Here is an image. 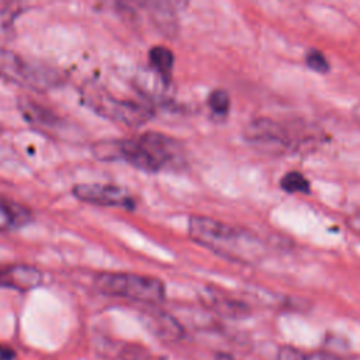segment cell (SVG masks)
Returning <instances> with one entry per match:
<instances>
[{
  "label": "cell",
  "mask_w": 360,
  "mask_h": 360,
  "mask_svg": "<svg viewBox=\"0 0 360 360\" xmlns=\"http://www.w3.org/2000/svg\"><path fill=\"white\" fill-rule=\"evenodd\" d=\"M188 233L194 242L232 262L255 264L266 255V245L256 233L210 217L191 215Z\"/></svg>",
  "instance_id": "obj_1"
},
{
  "label": "cell",
  "mask_w": 360,
  "mask_h": 360,
  "mask_svg": "<svg viewBox=\"0 0 360 360\" xmlns=\"http://www.w3.org/2000/svg\"><path fill=\"white\" fill-rule=\"evenodd\" d=\"M98 159H121L145 172L174 169L183 165L177 141L159 132H145L138 138L104 141L94 146Z\"/></svg>",
  "instance_id": "obj_2"
},
{
  "label": "cell",
  "mask_w": 360,
  "mask_h": 360,
  "mask_svg": "<svg viewBox=\"0 0 360 360\" xmlns=\"http://www.w3.org/2000/svg\"><path fill=\"white\" fill-rule=\"evenodd\" d=\"M97 290L107 295L141 302H159L165 298V284L150 276L134 273H100L94 278Z\"/></svg>",
  "instance_id": "obj_3"
},
{
  "label": "cell",
  "mask_w": 360,
  "mask_h": 360,
  "mask_svg": "<svg viewBox=\"0 0 360 360\" xmlns=\"http://www.w3.org/2000/svg\"><path fill=\"white\" fill-rule=\"evenodd\" d=\"M0 73L15 83L37 90L53 87L59 80L55 70L28 62L21 56L4 49H0Z\"/></svg>",
  "instance_id": "obj_4"
},
{
  "label": "cell",
  "mask_w": 360,
  "mask_h": 360,
  "mask_svg": "<svg viewBox=\"0 0 360 360\" xmlns=\"http://www.w3.org/2000/svg\"><path fill=\"white\" fill-rule=\"evenodd\" d=\"M90 105L104 117L131 127H138L152 117V110L141 103L118 100L105 93L89 96Z\"/></svg>",
  "instance_id": "obj_5"
},
{
  "label": "cell",
  "mask_w": 360,
  "mask_h": 360,
  "mask_svg": "<svg viewBox=\"0 0 360 360\" xmlns=\"http://www.w3.org/2000/svg\"><path fill=\"white\" fill-rule=\"evenodd\" d=\"M245 138L252 145L267 152H284L292 145L287 128L264 117L255 118L246 125Z\"/></svg>",
  "instance_id": "obj_6"
},
{
  "label": "cell",
  "mask_w": 360,
  "mask_h": 360,
  "mask_svg": "<svg viewBox=\"0 0 360 360\" xmlns=\"http://www.w3.org/2000/svg\"><path fill=\"white\" fill-rule=\"evenodd\" d=\"M73 194L82 201L97 205L114 207H132L131 195L121 187L103 183H80L73 187Z\"/></svg>",
  "instance_id": "obj_7"
},
{
  "label": "cell",
  "mask_w": 360,
  "mask_h": 360,
  "mask_svg": "<svg viewBox=\"0 0 360 360\" xmlns=\"http://www.w3.org/2000/svg\"><path fill=\"white\" fill-rule=\"evenodd\" d=\"M42 273L25 264H13L0 267V285L17 290H30L41 284Z\"/></svg>",
  "instance_id": "obj_8"
},
{
  "label": "cell",
  "mask_w": 360,
  "mask_h": 360,
  "mask_svg": "<svg viewBox=\"0 0 360 360\" xmlns=\"http://www.w3.org/2000/svg\"><path fill=\"white\" fill-rule=\"evenodd\" d=\"M31 211H28L25 207L0 198V231L22 226L24 224L31 221Z\"/></svg>",
  "instance_id": "obj_9"
},
{
  "label": "cell",
  "mask_w": 360,
  "mask_h": 360,
  "mask_svg": "<svg viewBox=\"0 0 360 360\" xmlns=\"http://www.w3.org/2000/svg\"><path fill=\"white\" fill-rule=\"evenodd\" d=\"M149 62L155 72L169 82L172 79V72H173V63H174V55L173 52L162 45L153 46L149 51Z\"/></svg>",
  "instance_id": "obj_10"
},
{
  "label": "cell",
  "mask_w": 360,
  "mask_h": 360,
  "mask_svg": "<svg viewBox=\"0 0 360 360\" xmlns=\"http://www.w3.org/2000/svg\"><path fill=\"white\" fill-rule=\"evenodd\" d=\"M280 186L284 191L287 193H304L308 194L311 184L307 180V177L304 174H301L300 172H288L285 173L281 180H280Z\"/></svg>",
  "instance_id": "obj_11"
},
{
  "label": "cell",
  "mask_w": 360,
  "mask_h": 360,
  "mask_svg": "<svg viewBox=\"0 0 360 360\" xmlns=\"http://www.w3.org/2000/svg\"><path fill=\"white\" fill-rule=\"evenodd\" d=\"M208 105L212 110V112L218 115H225L229 111L231 107V98L229 94L222 89H215L208 96Z\"/></svg>",
  "instance_id": "obj_12"
},
{
  "label": "cell",
  "mask_w": 360,
  "mask_h": 360,
  "mask_svg": "<svg viewBox=\"0 0 360 360\" xmlns=\"http://www.w3.org/2000/svg\"><path fill=\"white\" fill-rule=\"evenodd\" d=\"M305 62L308 68L312 69L314 72H318V73L329 72V62L321 51H316V49L309 51L305 56Z\"/></svg>",
  "instance_id": "obj_13"
},
{
  "label": "cell",
  "mask_w": 360,
  "mask_h": 360,
  "mask_svg": "<svg viewBox=\"0 0 360 360\" xmlns=\"http://www.w3.org/2000/svg\"><path fill=\"white\" fill-rule=\"evenodd\" d=\"M301 360H340V359L328 353H314L309 356H302Z\"/></svg>",
  "instance_id": "obj_14"
},
{
  "label": "cell",
  "mask_w": 360,
  "mask_h": 360,
  "mask_svg": "<svg viewBox=\"0 0 360 360\" xmlns=\"http://www.w3.org/2000/svg\"><path fill=\"white\" fill-rule=\"evenodd\" d=\"M353 114H354V117L357 118V121H360V104H357V105L354 107V110H353Z\"/></svg>",
  "instance_id": "obj_15"
}]
</instances>
